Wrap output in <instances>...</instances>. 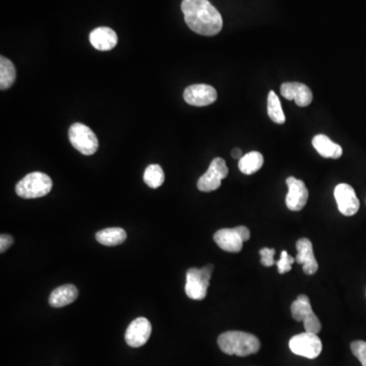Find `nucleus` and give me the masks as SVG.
I'll list each match as a JSON object with an SVG mask.
<instances>
[{
    "instance_id": "obj_23",
    "label": "nucleus",
    "mask_w": 366,
    "mask_h": 366,
    "mask_svg": "<svg viewBox=\"0 0 366 366\" xmlns=\"http://www.w3.org/2000/svg\"><path fill=\"white\" fill-rule=\"evenodd\" d=\"M165 181L164 172L162 167L158 164H151L146 167L144 173V181L151 188H158Z\"/></svg>"
},
{
    "instance_id": "obj_1",
    "label": "nucleus",
    "mask_w": 366,
    "mask_h": 366,
    "mask_svg": "<svg viewBox=\"0 0 366 366\" xmlns=\"http://www.w3.org/2000/svg\"><path fill=\"white\" fill-rule=\"evenodd\" d=\"M181 10L188 28L202 36H215L223 27L221 14L209 0H183Z\"/></svg>"
},
{
    "instance_id": "obj_18",
    "label": "nucleus",
    "mask_w": 366,
    "mask_h": 366,
    "mask_svg": "<svg viewBox=\"0 0 366 366\" xmlns=\"http://www.w3.org/2000/svg\"><path fill=\"white\" fill-rule=\"evenodd\" d=\"M313 146L324 158L339 159L343 154L342 146L334 143L325 135H315L313 139Z\"/></svg>"
},
{
    "instance_id": "obj_25",
    "label": "nucleus",
    "mask_w": 366,
    "mask_h": 366,
    "mask_svg": "<svg viewBox=\"0 0 366 366\" xmlns=\"http://www.w3.org/2000/svg\"><path fill=\"white\" fill-rule=\"evenodd\" d=\"M351 351L354 356L361 361V365L366 366V342L365 341L352 342Z\"/></svg>"
},
{
    "instance_id": "obj_6",
    "label": "nucleus",
    "mask_w": 366,
    "mask_h": 366,
    "mask_svg": "<svg viewBox=\"0 0 366 366\" xmlns=\"http://www.w3.org/2000/svg\"><path fill=\"white\" fill-rule=\"evenodd\" d=\"M68 138L73 148L81 154L91 156L97 152L99 146L97 137L87 125L81 122L73 123L68 129Z\"/></svg>"
},
{
    "instance_id": "obj_3",
    "label": "nucleus",
    "mask_w": 366,
    "mask_h": 366,
    "mask_svg": "<svg viewBox=\"0 0 366 366\" xmlns=\"http://www.w3.org/2000/svg\"><path fill=\"white\" fill-rule=\"evenodd\" d=\"M51 179L43 172H32L21 179L16 186V192L23 198H38L51 192Z\"/></svg>"
},
{
    "instance_id": "obj_19",
    "label": "nucleus",
    "mask_w": 366,
    "mask_h": 366,
    "mask_svg": "<svg viewBox=\"0 0 366 366\" xmlns=\"http://www.w3.org/2000/svg\"><path fill=\"white\" fill-rule=\"evenodd\" d=\"M127 232L119 227L106 228L96 233V239L106 246H116L127 239Z\"/></svg>"
},
{
    "instance_id": "obj_24",
    "label": "nucleus",
    "mask_w": 366,
    "mask_h": 366,
    "mask_svg": "<svg viewBox=\"0 0 366 366\" xmlns=\"http://www.w3.org/2000/svg\"><path fill=\"white\" fill-rule=\"evenodd\" d=\"M295 263L294 257L289 256L286 250L281 252V257L279 261L276 263L278 267V272L279 274H286L291 271L292 265Z\"/></svg>"
},
{
    "instance_id": "obj_16",
    "label": "nucleus",
    "mask_w": 366,
    "mask_h": 366,
    "mask_svg": "<svg viewBox=\"0 0 366 366\" xmlns=\"http://www.w3.org/2000/svg\"><path fill=\"white\" fill-rule=\"evenodd\" d=\"M90 42L95 49L108 51L117 45L118 37L112 29L101 27L92 31L90 34Z\"/></svg>"
},
{
    "instance_id": "obj_10",
    "label": "nucleus",
    "mask_w": 366,
    "mask_h": 366,
    "mask_svg": "<svg viewBox=\"0 0 366 366\" xmlns=\"http://www.w3.org/2000/svg\"><path fill=\"white\" fill-rule=\"evenodd\" d=\"M334 196L341 214L350 217L358 212L361 202L352 186L347 183L338 184L335 188Z\"/></svg>"
},
{
    "instance_id": "obj_15",
    "label": "nucleus",
    "mask_w": 366,
    "mask_h": 366,
    "mask_svg": "<svg viewBox=\"0 0 366 366\" xmlns=\"http://www.w3.org/2000/svg\"><path fill=\"white\" fill-rule=\"evenodd\" d=\"M297 256L295 257L296 263L302 265L303 272L306 275H313L319 270V263L313 254V244L307 238H300L296 242Z\"/></svg>"
},
{
    "instance_id": "obj_4",
    "label": "nucleus",
    "mask_w": 366,
    "mask_h": 366,
    "mask_svg": "<svg viewBox=\"0 0 366 366\" xmlns=\"http://www.w3.org/2000/svg\"><path fill=\"white\" fill-rule=\"evenodd\" d=\"M214 265H208L202 269L190 267L186 273L185 293L190 299L202 300L207 296Z\"/></svg>"
},
{
    "instance_id": "obj_17",
    "label": "nucleus",
    "mask_w": 366,
    "mask_h": 366,
    "mask_svg": "<svg viewBox=\"0 0 366 366\" xmlns=\"http://www.w3.org/2000/svg\"><path fill=\"white\" fill-rule=\"evenodd\" d=\"M79 296V290L73 284L60 286L52 291L49 297V303L52 307L60 309L72 304Z\"/></svg>"
},
{
    "instance_id": "obj_7",
    "label": "nucleus",
    "mask_w": 366,
    "mask_h": 366,
    "mask_svg": "<svg viewBox=\"0 0 366 366\" xmlns=\"http://www.w3.org/2000/svg\"><path fill=\"white\" fill-rule=\"evenodd\" d=\"M291 313L293 319L297 322H303L305 332L319 334L322 330V324L313 311L311 300L306 295H299L292 303Z\"/></svg>"
},
{
    "instance_id": "obj_20",
    "label": "nucleus",
    "mask_w": 366,
    "mask_h": 366,
    "mask_svg": "<svg viewBox=\"0 0 366 366\" xmlns=\"http://www.w3.org/2000/svg\"><path fill=\"white\" fill-rule=\"evenodd\" d=\"M263 165V156L259 152H250L244 155L238 163L239 170L246 175H252L257 172Z\"/></svg>"
},
{
    "instance_id": "obj_9",
    "label": "nucleus",
    "mask_w": 366,
    "mask_h": 366,
    "mask_svg": "<svg viewBox=\"0 0 366 366\" xmlns=\"http://www.w3.org/2000/svg\"><path fill=\"white\" fill-rule=\"evenodd\" d=\"M229 173L225 160L222 158H215L211 163L208 171L200 177L198 181V190L202 192H214L221 186L223 179Z\"/></svg>"
},
{
    "instance_id": "obj_11",
    "label": "nucleus",
    "mask_w": 366,
    "mask_h": 366,
    "mask_svg": "<svg viewBox=\"0 0 366 366\" xmlns=\"http://www.w3.org/2000/svg\"><path fill=\"white\" fill-rule=\"evenodd\" d=\"M183 98L189 105L204 107L214 103L218 98V94L212 86L198 83L186 88Z\"/></svg>"
},
{
    "instance_id": "obj_22",
    "label": "nucleus",
    "mask_w": 366,
    "mask_h": 366,
    "mask_svg": "<svg viewBox=\"0 0 366 366\" xmlns=\"http://www.w3.org/2000/svg\"><path fill=\"white\" fill-rule=\"evenodd\" d=\"M267 115L272 121L278 125L285 123L286 117L282 109L281 102L274 91H270L267 95Z\"/></svg>"
},
{
    "instance_id": "obj_5",
    "label": "nucleus",
    "mask_w": 366,
    "mask_h": 366,
    "mask_svg": "<svg viewBox=\"0 0 366 366\" xmlns=\"http://www.w3.org/2000/svg\"><path fill=\"white\" fill-rule=\"evenodd\" d=\"M250 238V231L246 226L224 228L215 233L214 240L221 250L227 252H239L244 244Z\"/></svg>"
},
{
    "instance_id": "obj_28",
    "label": "nucleus",
    "mask_w": 366,
    "mask_h": 366,
    "mask_svg": "<svg viewBox=\"0 0 366 366\" xmlns=\"http://www.w3.org/2000/svg\"><path fill=\"white\" fill-rule=\"evenodd\" d=\"M231 155L234 159H237V160H240V159L242 158V151L240 150L239 148H233V150H232Z\"/></svg>"
},
{
    "instance_id": "obj_13",
    "label": "nucleus",
    "mask_w": 366,
    "mask_h": 366,
    "mask_svg": "<svg viewBox=\"0 0 366 366\" xmlns=\"http://www.w3.org/2000/svg\"><path fill=\"white\" fill-rule=\"evenodd\" d=\"M152 334V325L146 317H138L131 322L125 332L127 345L133 348L144 346Z\"/></svg>"
},
{
    "instance_id": "obj_2",
    "label": "nucleus",
    "mask_w": 366,
    "mask_h": 366,
    "mask_svg": "<svg viewBox=\"0 0 366 366\" xmlns=\"http://www.w3.org/2000/svg\"><path fill=\"white\" fill-rule=\"evenodd\" d=\"M218 345L226 354L240 357L254 354L261 348V342L254 335L240 330H230L220 335Z\"/></svg>"
},
{
    "instance_id": "obj_14",
    "label": "nucleus",
    "mask_w": 366,
    "mask_h": 366,
    "mask_svg": "<svg viewBox=\"0 0 366 366\" xmlns=\"http://www.w3.org/2000/svg\"><path fill=\"white\" fill-rule=\"evenodd\" d=\"M281 94L285 99L294 100L299 107H306L313 102V95L309 87L304 83H284L281 86Z\"/></svg>"
},
{
    "instance_id": "obj_21",
    "label": "nucleus",
    "mask_w": 366,
    "mask_h": 366,
    "mask_svg": "<svg viewBox=\"0 0 366 366\" xmlns=\"http://www.w3.org/2000/svg\"><path fill=\"white\" fill-rule=\"evenodd\" d=\"M16 72L14 64L8 58L0 57V89H10L16 81Z\"/></svg>"
},
{
    "instance_id": "obj_8",
    "label": "nucleus",
    "mask_w": 366,
    "mask_h": 366,
    "mask_svg": "<svg viewBox=\"0 0 366 366\" xmlns=\"http://www.w3.org/2000/svg\"><path fill=\"white\" fill-rule=\"evenodd\" d=\"M289 348L294 354L298 356L315 359L321 354L323 350V343L317 334L305 332L290 339Z\"/></svg>"
},
{
    "instance_id": "obj_27",
    "label": "nucleus",
    "mask_w": 366,
    "mask_h": 366,
    "mask_svg": "<svg viewBox=\"0 0 366 366\" xmlns=\"http://www.w3.org/2000/svg\"><path fill=\"white\" fill-rule=\"evenodd\" d=\"M14 244V238L8 234H2L0 237V252H4Z\"/></svg>"
},
{
    "instance_id": "obj_26",
    "label": "nucleus",
    "mask_w": 366,
    "mask_h": 366,
    "mask_svg": "<svg viewBox=\"0 0 366 366\" xmlns=\"http://www.w3.org/2000/svg\"><path fill=\"white\" fill-rule=\"evenodd\" d=\"M259 256H261V265L265 267H272L275 265V261H274V257H275V250L274 248H261L259 250Z\"/></svg>"
},
{
    "instance_id": "obj_12",
    "label": "nucleus",
    "mask_w": 366,
    "mask_h": 366,
    "mask_svg": "<svg viewBox=\"0 0 366 366\" xmlns=\"http://www.w3.org/2000/svg\"><path fill=\"white\" fill-rule=\"evenodd\" d=\"M288 186V194L286 196L287 208L293 212L302 210L309 200V189L300 179L288 177L286 181Z\"/></svg>"
}]
</instances>
